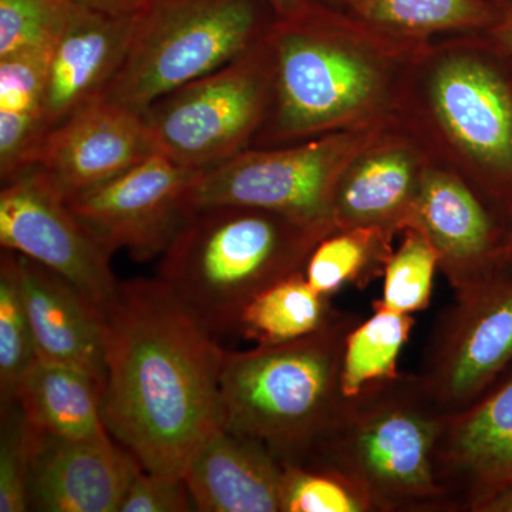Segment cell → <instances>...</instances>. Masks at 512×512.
I'll return each mask as SVG.
<instances>
[{
  "instance_id": "9c48e42d",
  "label": "cell",
  "mask_w": 512,
  "mask_h": 512,
  "mask_svg": "<svg viewBox=\"0 0 512 512\" xmlns=\"http://www.w3.org/2000/svg\"><path fill=\"white\" fill-rule=\"evenodd\" d=\"M512 365V274L456 295L427 340L419 375L451 416L477 402Z\"/></svg>"
},
{
  "instance_id": "2e32d148",
  "label": "cell",
  "mask_w": 512,
  "mask_h": 512,
  "mask_svg": "<svg viewBox=\"0 0 512 512\" xmlns=\"http://www.w3.org/2000/svg\"><path fill=\"white\" fill-rule=\"evenodd\" d=\"M141 466L110 433L66 440L40 433L29 484V511L119 512Z\"/></svg>"
},
{
  "instance_id": "3957f363",
  "label": "cell",
  "mask_w": 512,
  "mask_h": 512,
  "mask_svg": "<svg viewBox=\"0 0 512 512\" xmlns=\"http://www.w3.org/2000/svg\"><path fill=\"white\" fill-rule=\"evenodd\" d=\"M448 414L416 373L346 399L303 463L335 468L356 481L376 512H454L437 474Z\"/></svg>"
},
{
  "instance_id": "484cf974",
  "label": "cell",
  "mask_w": 512,
  "mask_h": 512,
  "mask_svg": "<svg viewBox=\"0 0 512 512\" xmlns=\"http://www.w3.org/2000/svg\"><path fill=\"white\" fill-rule=\"evenodd\" d=\"M355 12L370 25L410 35L488 29L495 16L493 0H363Z\"/></svg>"
},
{
  "instance_id": "ba28073f",
  "label": "cell",
  "mask_w": 512,
  "mask_h": 512,
  "mask_svg": "<svg viewBox=\"0 0 512 512\" xmlns=\"http://www.w3.org/2000/svg\"><path fill=\"white\" fill-rule=\"evenodd\" d=\"M362 143L360 136L339 133L274 150L247 148L198 174L191 210L244 205L335 228L336 187Z\"/></svg>"
},
{
  "instance_id": "f1b7e54d",
  "label": "cell",
  "mask_w": 512,
  "mask_h": 512,
  "mask_svg": "<svg viewBox=\"0 0 512 512\" xmlns=\"http://www.w3.org/2000/svg\"><path fill=\"white\" fill-rule=\"evenodd\" d=\"M282 512H376L366 491L335 468L284 463Z\"/></svg>"
},
{
  "instance_id": "5b68a950",
  "label": "cell",
  "mask_w": 512,
  "mask_h": 512,
  "mask_svg": "<svg viewBox=\"0 0 512 512\" xmlns=\"http://www.w3.org/2000/svg\"><path fill=\"white\" fill-rule=\"evenodd\" d=\"M276 20L266 0H148L101 99L143 113L164 94L247 53Z\"/></svg>"
},
{
  "instance_id": "ac0fdd59",
  "label": "cell",
  "mask_w": 512,
  "mask_h": 512,
  "mask_svg": "<svg viewBox=\"0 0 512 512\" xmlns=\"http://www.w3.org/2000/svg\"><path fill=\"white\" fill-rule=\"evenodd\" d=\"M18 255L20 288L37 357L106 382V313L52 269Z\"/></svg>"
},
{
  "instance_id": "603a6c76",
  "label": "cell",
  "mask_w": 512,
  "mask_h": 512,
  "mask_svg": "<svg viewBox=\"0 0 512 512\" xmlns=\"http://www.w3.org/2000/svg\"><path fill=\"white\" fill-rule=\"evenodd\" d=\"M303 272L288 276L256 295L242 311L237 332L256 346L281 345L325 329L340 313Z\"/></svg>"
},
{
  "instance_id": "8d00e7d4",
  "label": "cell",
  "mask_w": 512,
  "mask_h": 512,
  "mask_svg": "<svg viewBox=\"0 0 512 512\" xmlns=\"http://www.w3.org/2000/svg\"><path fill=\"white\" fill-rule=\"evenodd\" d=\"M325 2L330 3V5L346 6V8L356 10L359 8L360 3H362L363 0H325Z\"/></svg>"
},
{
  "instance_id": "277c9868",
  "label": "cell",
  "mask_w": 512,
  "mask_h": 512,
  "mask_svg": "<svg viewBox=\"0 0 512 512\" xmlns=\"http://www.w3.org/2000/svg\"><path fill=\"white\" fill-rule=\"evenodd\" d=\"M362 318L343 311L325 329L281 345L225 353L221 424L303 463L339 416L346 336Z\"/></svg>"
},
{
  "instance_id": "d6986e66",
  "label": "cell",
  "mask_w": 512,
  "mask_h": 512,
  "mask_svg": "<svg viewBox=\"0 0 512 512\" xmlns=\"http://www.w3.org/2000/svg\"><path fill=\"white\" fill-rule=\"evenodd\" d=\"M183 478L197 511L282 512L281 458L222 424L195 448Z\"/></svg>"
},
{
  "instance_id": "4316f807",
  "label": "cell",
  "mask_w": 512,
  "mask_h": 512,
  "mask_svg": "<svg viewBox=\"0 0 512 512\" xmlns=\"http://www.w3.org/2000/svg\"><path fill=\"white\" fill-rule=\"evenodd\" d=\"M37 359L35 339L22 288L18 255L2 249L0 256V403L15 402L19 380Z\"/></svg>"
},
{
  "instance_id": "9a60e30c",
  "label": "cell",
  "mask_w": 512,
  "mask_h": 512,
  "mask_svg": "<svg viewBox=\"0 0 512 512\" xmlns=\"http://www.w3.org/2000/svg\"><path fill=\"white\" fill-rule=\"evenodd\" d=\"M437 474L454 512H478L512 481V372L447 417Z\"/></svg>"
},
{
  "instance_id": "1f68e13d",
  "label": "cell",
  "mask_w": 512,
  "mask_h": 512,
  "mask_svg": "<svg viewBox=\"0 0 512 512\" xmlns=\"http://www.w3.org/2000/svg\"><path fill=\"white\" fill-rule=\"evenodd\" d=\"M183 477L151 473L140 468L121 500L119 512L194 511Z\"/></svg>"
},
{
  "instance_id": "7c38bea8",
  "label": "cell",
  "mask_w": 512,
  "mask_h": 512,
  "mask_svg": "<svg viewBox=\"0 0 512 512\" xmlns=\"http://www.w3.org/2000/svg\"><path fill=\"white\" fill-rule=\"evenodd\" d=\"M430 97L441 126L476 161L512 221V80L488 59L448 57L431 76Z\"/></svg>"
},
{
  "instance_id": "836d02e7",
  "label": "cell",
  "mask_w": 512,
  "mask_h": 512,
  "mask_svg": "<svg viewBox=\"0 0 512 512\" xmlns=\"http://www.w3.org/2000/svg\"><path fill=\"white\" fill-rule=\"evenodd\" d=\"M79 5L114 13V15H136L148 0H74Z\"/></svg>"
},
{
  "instance_id": "d590c367",
  "label": "cell",
  "mask_w": 512,
  "mask_h": 512,
  "mask_svg": "<svg viewBox=\"0 0 512 512\" xmlns=\"http://www.w3.org/2000/svg\"><path fill=\"white\" fill-rule=\"evenodd\" d=\"M266 2L274 9L278 19H285L302 12L311 0H266Z\"/></svg>"
},
{
  "instance_id": "e575fe53",
  "label": "cell",
  "mask_w": 512,
  "mask_h": 512,
  "mask_svg": "<svg viewBox=\"0 0 512 512\" xmlns=\"http://www.w3.org/2000/svg\"><path fill=\"white\" fill-rule=\"evenodd\" d=\"M478 512H512V481L491 497Z\"/></svg>"
},
{
  "instance_id": "4fadbf2b",
  "label": "cell",
  "mask_w": 512,
  "mask_h": 512,
  "mask_svg": "<svg viewBox=\"0 0 512 512\" xmlns=\"http://www.w3.org/2000/svg\"><path fill=\"white\" fill-rule=\"evenodd\" d=\"M156 153L143 113L97 99L47 134L35 167L67 200Z\"/></svg>"
},
{
  "instance_id": "ffe728a7",
  "label": "cell",
  "mask_w": 512,
  "mask_h": 512,
  "mask_svg": "<svg viewBox=\"0 0 512 512\" xmlns=\"http://www.w3.org/2000/svg\"><path fill=\"white\" fill-rule=\"evenodd\" d=\"M417 165L402 148L375 151L349 165L333 198L336 229L377 227L404 231L420 180Z\"/></svg>"
},
{
  "instance_id": "7a4b0ae2",
  "label": "cell",
  "mask_w": 512,
  "mask_h": 512,
  "mask_svg": "<svg viewBox=\"0 0 512 512\" xmlns=\"http://www.w3.org/2000/svg\"><path fill=\"white\" fill-rule=\"evenodd\" d=\"M332 231L244 205L194 208L165 249L157 278L217 338L237 332L256 295L303 272Z\"/></svg>"
},
{
  "instance_id": "30bf717a",
  "label": "cell",
  "mask_w": 512,
  "mask_h": 512,
  "mask_svg": "<svg viewBox=\"0 0 512 512\" xmlns=\"http://www.w3.org/2000/svg\"><path fill=\"white\" fill-rule=\"evenodd\" d=\"M201 171L156 153L106 183L67 198V207L107 254L124 249L137 261L163 255L191 212Z\"/></svg>"
},
{
  "instance_id": "7402d4cb",
  "label": "cell",
  "mask_w": 512,
  "mask_h": 512,
  "mask_svg": "<svg viewBox=\"0 0 512 512\" xmlns=\"http://www.w3.org/2000/svg\"><path fill=\"white\" fill-rule=\"evenodd\" d=\"M15 402L47 436L80 440L110 433L103 419V386L74 367L37 357L19 380Z\"/></svg>"
},
{
  "instance_id": "83f0119b",
  "label": "cell",
  "mask_w": 512,
  "mask_h": 512,
  "mask_svg": "<svg viewBox=\"0 0 512 512\" xmlns=\"http://www.w3.org/2000/svg\"><path fill=\"white\" fill-rule=\"evenodd\" d=\"M403 232L402 244L392 252L384 269L382 298L375 302L390 311L413 315L430 306L440 256L419 229L406 228Z\"/></svg>"
},
{
  "instance_id": "4dcf8cb0",
  "label": "cell",
  "mask_w": 512,
  "mask_h": 512,
  "mask_svg": "<svg viewBox=\"0 0 512 512\" xmlns=\"http://www.w3.org/2000/svg\"><path fill=\"white\" fill-rule=\"evenodd\" d=\"M74 0H0V57L56 42Z\"/></svg>"
},
{
  "instance_id": "f546056e",
  "label": "cell",
  "mask_w": 512,
  "mask_h": 512,
  "mask_svg": "<svg viewBox=\"0 0 512 512\" xmlns=\"http://www.w3.org/2000/svg\"><path fill=\"white\" fill-rule=\"evenodd\" d=\"M39 431L18 402L2 407L0 429V512L29 511V484Z\"/></svg>"
},
{
  "instance_id": "5bb4252c",
  "label": "cell",
  "mask_w": 512,
  "mask_h": 512,
  "mask_svg": "<svg viewBox=\"0 0 512 512\" xmlns=\"http://www.w3.org/2000/svg\"><path fill=\"white\" fill-rule=\"evenodd\" d=\"M406 228L419 229L437 249L454 296L507 271V234H501L490 211L456 175L421 171Z\"/></svg>"
},
{
  "instance_id": "e0dca14e",
  "label": "cell",
  "mask_w": 512,
  "mask_h": 512,
  "mask_svg": "<svg viewBox=\"0 0 512 512\" xmlns=\"http://www.w3.org/2000/svg\"><path fill=\"white\" fill-rule=\"evenodd\" d=\"M136 15H114L74 5L53 46L47 69L45 113L49 133L76 111L101 99L126 59Z\"/></svg>"
},
{
  "instance_id": "8992f818",
  "label": "cell",
  "mask_w": 512,
  "mask_h": 512,
  "mask_svg": "<svg viewBox=\"0 0 512 512\" xmlns=\"http://www.w3.org/2000/svg\"><path fill=\"white\" fill-rule=\"evenodd\" d=\"M335 19L309 3L269 32L274 87L264 140H301L342 126L372 106L380 90L375 63L336 32Z\"/></svg>"
},
{
  "instance_id": "44dd1931",
  "label": "cell",
  "mask_w": 512,
  "mask_h": 512,
  "mask_svg": "<svg viewBox=\"0 0 512 512\" xmlns=\"http://www.w3.org/2000/svg\"><path fill=\"white\" fill-rule=\"evenodd\" d=\"M56 43V42H55ZM53 45L0 57V178L35 167L47 134L45 94Z\"/></svg>"
},
{
  "instance_id": "d6a6232c",
  "label": "cell",
  "mask_w": 512,
  "mask_h": 512,
  "mask_svg": "<svg viewBox=\"0 0 512 512\" xmlns=\"http://www.w3.org/2000/svg\"><path fill=\"white\" fill-rule=\"evenodd\" d=\"M493 3L495 16L488 32L512 66V0H493ZM504 261L505 269L512 274V227L505 241Z\"/></svg>"
},
{
  "instance_id": "6da1fadb",
  "label": "cell",
  "mask_w": 512,
  "mask_h": 512,
  "mask_svg": "<svg viewBox=\"0 0 512 512\" xmlns=\"http://www.w3.org/2000/svg\"><path fill=\"white\" fill-rule=\"evenodd\" d=\"M104 313L107 430L143 470L183 477L195 448L221 424L227 350L158 278L119 282Z\"/></svg>"
},
{
  "instance_id": "52a82bcc",
  "label": "cell",
  "mask_w": 512,
  "mask_h": 512,
  "mask_svg": "<svg viewBox=\"0 0 512 512\" xmlns=\"http://www.w3.org/2000/svg\"><path fill=\"white\" fill-rule=\"evenodd\" d=\"M272 87L274 55L266 36L220 69L164 94L143 116L158 153L204 171L247 150L264 124Z\"/></svg>"
},
{
  "instance_id": "8fae6325",
  "label": "cell",
  "mask_w": 512,
  "mask_h": 512,
  "mask_svg": "<svg viewBox=\"0 0 512 512\" xmlns=\"http://www.w3.org/2000/svg\"><path fill=\"white\" fill-rule=\"evenodd\" d=\"M0 245L52 269L106 312L119 282L99 242L39 168L2 184Z\"/></svg>"
},
{
  "instance_id": "d4e9b609",
  "label": "cell",
  "mask_w": 512,
  "mask_h": 512,
  "mask_svg": "<svg viewBox=\"0 0 512 512\" xmlns=\"http://www.w3.org/2000/svg\"><path fill=\"white\" fill-rule=\"evenodd\" d=\"M373 313L346 336L340 386L346 399L399 375L400 353L409 342L413 315L390 311L373 302Z\"/></svg>"
},
{
  "instance_id": "cb8c5ba5",
  "label": "cell",
  "mask_w": 512,
  "mask_h": 512,
  "mask_svg": "<svg viewBox=\"0 0 512 512\" xmlns=\"http://www.w3.org/2000/svg\"><path fill=\"white\" fill-rule=\"evenodd\" d=\"M392 237V232L377 227L335 229L313 249L303 275L328 298L346 286L363 291L383 276L393 252Z\"/></svg>"
}]
</instances>
